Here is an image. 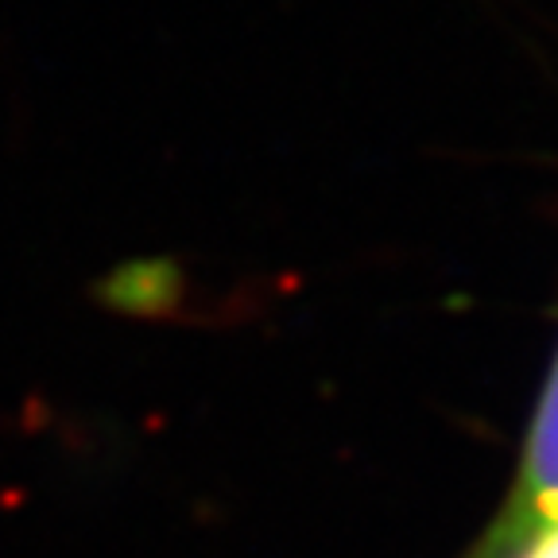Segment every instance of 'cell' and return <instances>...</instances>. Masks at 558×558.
Segmentation results:
<instances>
[{
	"label": "cell",
	"mask_w": 558,
	"mask_h": 558,
	"mask_svg": "<svg viewBox=\"0 0 558 558\" xmlns=\"http://www.w3.org/2000/svg\"><path fill=\"white\" fill-rule=\"evenodd\" d=\"M550 523H558V361L532 423L520 481L473 558H515Z\"/></svg>",
	"instance_id": "cell-1"
}]
</instances>
